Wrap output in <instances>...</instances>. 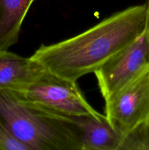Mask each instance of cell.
<instances>
[{"label": "cell", "mask_w": 149, "mask_h": 150, "mask_svg": "<svg viewBox=\"0 0 149 150\" xmlns=\"http://www.w3.org/2000/svg\"><path fill=\"white\" fill-rule=\"evenodd\" d=\"M105 101V117L123 137L149 121V66Z\"/></svg>", "instance_id": "4"}, {"label": "cell", "mask_w": 149, "mask_h": 150, "mask_svg": "<svg viewBox=\"0 0 149 150\" xmlns=\"http://www.w3.org/2000/svg\"><path fill=\"white\" fill-rule=\"evenodd\" d=\"M0 150H28L18 142L0 121Z\"/></svg>", "instance_id": "10"}, {"label": "cell", "mask_w": 149, "mask_h": 150, "mask_svg": "<svg viewBox=\"0 0 149 150\" xmlns=\"http://www.w3.org/2000/svg\"><path fill=\"white\" fill-rule=\"evenodd\" d=\"M34 0H0V51L18 40L23 20Z\"/></svg>", "instance_id": "8"}, {"label": "cell", "mask_w": 149, "mask_h": 150, "mask_svg": "<svg viewBox=\"0 0 149 150\" xmlns=\"http://www.w3.org/2000/svg\"><path fill=\"white\" fill-rule=\"evenodd\" d=\"M149 66V34L144 31L94 73L104 99L135 79Z\"/></svg>", "instance_id": "5"}, {"label": "cell", "mask_w": 149, "mask_h": 150, "mask_svg": "<svg viewBox=\"0 0 149 150\" xmlns=\"http://www.w3.org/2000/svg\"><path fill=\"white\" fill-rule=\"evenodd\" d=\"M146 4L119 11L88 30L51 45H42L32 56L48 72L77 81L94 73L134 40L146 25Z\"/></svg>", "instance_id": "1"}, {"label": "cell", "mask_w": 149, "mask_h": 150, "mask_svg": "<svg viewBox=\"0 0 149 150\" xmlns=\"http://www.w3.org/2000/svg\"><path fill=\"white\" fill-rule=\"evenodd\" d=\"M119 150H149V121L142 123L125 135Z\"/></svg>", "instance_id": "9"}, {"label": "cell", "mask_w": 149, "mask_h": 150, "mask_svg": "<svg viewBox=\"0 0 149 150\" xmlns=\"http://www.w3.org/2000/svg\"><path fill=\"white\" fill-rule=\"evenodd\" d=\"M46 69L32 57L0 51V89L22 91L34 83Z\"/></svg>", "instance_id": "6"}, {"label": "cell", "mask_w": 149, "mask_h": 150, "mask_svg": "<svg viewBox=\"0 0 149 150\" xmlns=\"http://www.w3.org/2000/svg\"><path fill=\"white\" fill-rule=\"evenodd\" d=\"M18 92L29 102L69 119L78 116L101 115L86 101L76 81L61 78L48 70L34 83Z\"/></svg>", "instance_id": "3"}, {"label": "cell", "mask_w": 149, "mask_h": 150, "mask_svg": "<svg viewBox=\"0 0 149 150\" xmlns=\"http://www.w3.org/2000/svg\"><path fill=\"white\" fill-rule=\"evenodd\" d=\"M0 121L28 150H83L76 123L29 102L16 91L0 89Z\"/></svg>", "instance_id": "2"}, {"label": "cell", "mask_w": 149, "mask_h": 150, "mask_svg": "<svg viewBox=\"0 0 149 150\" xmlns=\"http://www.w3.org/2000/svg\"><path fill=\"white\" fill-rule=\"evenodd\" d=\"M146 8H147V18H146L145 29L149 34V0H146Z\"/></svg>", "instance_id": "11"}, {"label": "cell", "mask_w": 149, "mask_h": 150, "mask_svg": "<svg viewBox=\"0 0 149 150\" xmlns=\"http://www.w3.org/2000/svg\"><path fill=\"white\" fill-rule=\"evenodd\" d=\"M81 130L83 150H119L123 136L112 127L105 115L70 117Z\"/></svg>", "instance_id": "7"}]
</instances>
